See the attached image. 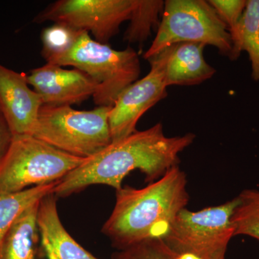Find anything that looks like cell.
<instances>
[{"mask_svg":"<svg viewBox=\"0 0 259 259\" xmlns=\"http://www.w3.org/2000/svg\"><path fill=\"white\" fill-rule=\"evenodd\" d=\"M185 42L212 46L221 54L231 58V34L207 1H165L157 34L144 58L148 60L170 46Z\"/></svg>","mask_w":259,"mask_h":259,"instance_id":"8992f818","label":"cell"},{"mask_svg":"<svg viewBox=\"0 0 259 259\" xmlns=\"http://www.w3.org/2000/svg\"><path fill=\"white\" fill-rule=\"evenodd\" d=\"M215 259H226V255H221V256H218Z\"/></svg>","mask_w":259,"mask_h":259,"instance_id":"603a6c76","label":"cell"},{"mask_svg":"<svg viewBox=\"0 0 259 259\" xmlns=\"http://www.w3.org/2000/svg\"><path fill=\"white\" fill-rule=\"evenodd\" d=\"M231 61H236L243 51L251 63L252 78L259 81V0H248L236 32L231 35Z\"/></svg>","mask_w":259,"mask_h":259,"instance_id":"9a60e30c","label":"cell"},{"mask_svg":"<svg viewBox=\"0 0 259 259\" xmlns=\"http://www.w3.org/2000/svg\"><path fill=\"white\" fill-rule=\"evenodd\" d=\"M112 107L76 110L42 105L32 136L71 156L93 157L112 142L109 123Z\"/></svg>","mask_w":259,"mask_h":259,"instance_id":"3957f363","label":"cell"},{"mask_svg":"<svg viewBox=\"0 0 259 259\" xmlns=\"http://www.w3.org/2000/svg\"><path fill=\"white\" fill-rule=\"evenodd\" d=\"M209 4L215 10L221 20L226 24L230 34L233 35L238 29L247 1L245 0H209Z\"/></svg>","mask_w":259,"mask_h":259,"instance_id":"44dd1931","label":"cell"},{"mask_svg":"<svg viewBox=\"0 0 259 259\" xmlns=\"http://www.w3.org/2000/svg\"><path fill=\"white\" fill-rule=\"evenodd\" d=\"M148 61L151 64L148 74L127 87L112 105L109 115L112 141L137 131L140 118L168 95L163 55L159 53Z\"/></svg>","mask_w":259,"mask_h":259,"instance_id":"9c48e42d","label":"cell"},{"mask_svg":"<svg viewBox=\"0 0 259 259\" xmlns=\"http://www.w3.org/2000/svg\"><path fill=\"white\" fill-rule=\"evenodd\" d=\"M163 9L164 2L161 0H134L124 40L131 44L147 40L155 28L158 30Z\"/></svg>","mask_w":259,"mask_h":259,"instance_id":"e0dca14e","label":"cell"},{"mask_svg":"<svg viewBox=\"0 0 259 259\" xmlns=\"http://www.w3.org/2000/svg\"><path fill=\"white\" fill-rule=\"evenodd\" d=\"M28 84L41 99L42 105L71 106L93 97L97 85L79 69H64L49 64L32 69L27 75Z\"/></svg>","mask_w":259,"mask_h":259,"instance_id":"30bf717a","label":"cell"},{"mask_svg":"<svg viewBox=\"0 0 259 259\" xmlns=\"http://www.w3.org/2000/svg\"><path fill=\"white\" fill-rule=\"evenodd\" d=\"M39 203L30 206L17 218L5 237L0 259H37Z\"/></svg>","mask_w":259,"mask_h":259,"instance_id":"5bb4252c","label":"cell"},{"mask_svg":"<svg viewBox=\"0 0 259 259\" xmlns=\"http://www.w3.org/2000/svg\"><path fill=\"white\" fill-rule=\"evenodd\" d=\"M42 102L27 75L0 64V109L13 136H32Z\"/></svg>","mask_w":259,"mask_h":259,"instance_id":"8fae6325","label":"cell"},{"mask_svg":"<svg viewBox=\"0 0 259 259\" xmlns=\"http://www.w3.org/2000/svg\"><path fill=\"white\" fill-rule=\"evenodd\" d=\"M58 182L31 187L13 194H0V256L3 241L17 218L30 206L54 194Z\"/></svg>","mask_w":259,"mask_h":259,"instance_id":"2e32d148","label":"cell"},{"mask_svg":"<svg viewBox=\"0 0 259 259\" xmlns=\"http://www.w3.org/2000/svg\"><path fill=\"white\" fill-rule=\"evenodd\" d=\"M238 198L239 202L231 218L234 236H248L259 242V191L243 190Z\"/></svg>","mask_w":259,"mask_h":259,"instance_id":"ac0fdd59","label":"cell"},{"mask_svg":"<svg viewBox=\"0 0 259 259\" xmlns=\"http://www.w3.org/2000/svg\"><path fill=\"white\" fill-rule=\"evenodd\" d=\"M206 46L199 42H179L161 52L164 62L166 86H192L212 78L216 71L204 57Z\"/></svg>","mask_w":259,"mask_h":259,"instance_id":"4fadbf2b","label":"cell"},{"mask_svg":"<svg viewBox=\"0 0 259 259\" xmlns=\"http://www.w3.org/2000/svg\"><path fill=\"white\" fill-rule=\"evenodd\" d=\"M49 64L74 66L92 78L97 85L93 100L97 107L112 106L127 87L141 74L139 54L132 48L117 51L101 44L83 31L68 52Z\"/></svg>","mask_w":259,"mask_h":259,"instance_id":"277c9868","label":"cell"},{"mask_svg":"<svg viewBox=\"0 0 259 259\" xmlns=\"http://www.w3.org/2000/svg\"><path fill=\"white\" fill-rule=\"evenodd\" d=\"M112 259H199L190 255L180 254L166 245L162 238H152L118 250Z\"/></svg>","mask_w":259,"mask_h":259,"instance_id":"ffe728a7","label":"cell"},{"mask_svg":"<svg viewBox=\"0 0 259 259\" xmlns=\"http://www.w3.org/2000/svg\"><path fill=\"white\" fill-rule=\"evenodd\" d=\"M13 138L9 124L0 109V163L9 151Z\"/></svg>","mask_w":259,"mask_h":259,"instance_id":"7402d4cb","label":"cell"},{"mask_svg":"<svg viewBox=\"0 0 259 259\" xmlns=\"http://www.w3.org/2000/svg\"><path fill=\"white\" fill-rule=\"evenodd\" d=\"M86 159L62 152L30 135L14 136L0 163V194L59 182Z\"/></svg>","mask_w":259,"mask_h":259,"instance_id":"5b68a950","label":"cell"},{"mask_svg":"<svg viewBox=\"0 0 259 259\" xmlns=\"http://www.w3.org/2000/svg\"><path fill=\"white\" fill-rule=\"evenodd\" d=\"M83 31L60 23H54L41 32L42 56L50 63L74 47ZM87 32V31H86Z\"/></svg>","mask_w":259,"mask_h":259,"instance_id":"d6986e66","label":"cell"},{"mask_svg":"<svg viewBox=\"0 0 259 259\" xmlns=\"http://www.w3.org/2000/svg\"><path fill=\"white\" fill-rule=\"evenodd\" d=\"M189 201L187 175L177 165L144 188L127 186L116 191L115 206L102 233L118 250L163 238Z\"/></svg>","mask_w":259,"mask_h":259,"instance_id":"7a4b0ae2","label":"cell"},{"mask_svg":"<svg viewBox=\"0 0 259 259\" xmlns=\"http://www.w3.org/2000/svg\"><path fill=\"white\" fill-rule=\"evenodd\" d=\"M37 227L46 259H99L84 249L65 229L54 193L40 201Z\"/></svg>","mask_w":259,"mask_h":259,"instance_id":"7c38bea8","label":"cell"},{"mask_svg":"<svg viewBox=\"0 0 259 259\" xmlns=\"http://www.w3.org/2000/svg\"><path fill=\"white\" fill-rule=\"evenodd\" d=\"M238 202L237 197L195 212L182 209L162 239L180 254L199 259H215L226 255L234 237L231 218Z\"/></svg>","mask_w":259,"mask_h":259,"instance_id":"52a82bcc","label":"cell"},{"mask_svg":"<svg viewBox=\"0 0 259 259\" xmlns=\"http://www.w3.org/2000/svg\"><path fill=\"white\" fill-rule=\"evenodd\" d=\"M195 138L192 133L168 137L161 123L136 131L112 141L100 152L87 158L58 182L54 194L56 197H69L95 185L110 186L119 190L125 177L135 170L142 172L146 182L151 183L179 165V155Z\"/></svg>","mask_w":259,"mask_h":259,"instance_id":"6da1fadb","label":"cell"},{"mask_svg":"<svg viewBox=\"0 0 259 259\" xmlns=\"http://www.w3.org/2000/svg\"><path fill=\"white\" fill-rule=\"evenodd\" d=\"M134 0H59L34 18V23L52 21L76 30L92 32L95 40L107 42L118 33L121 24L129 20Z\"/></svg>","mask_w":259,"mask_h":259,"instance_id":"ba28073f","label":"cell"}]
</instances>
